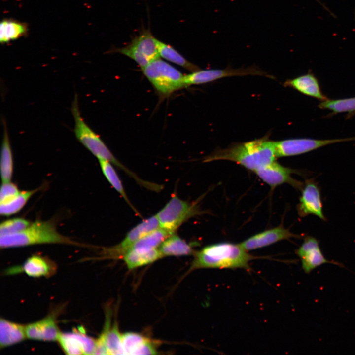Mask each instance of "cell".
<instances>
[{
	"label": "cell",
	"mask_w": 355,
	"mask_h": 355,
	"mask_svg": "<svg viewBox=\"0 0 355 355\" xmlns=\"http://www.w3.org/2000/svg\"><path fill=\"white\" fill-rule=\"evenodd\" d=\"M300 235L291 232L282 225L265 230L244 240L239 245L248 251L257 249L283 240L300 238Z\"/></svg>",
	"instance_id": "cell-15"
},
{
	"label": "cell",
	"mask_w": 355,
	"mask_h": 355,
	"mask_svg": "<svg viewBox=\"0 0 355 355\" xmlns=\"http://www.w3.org/2000/svg\"><path fill=\"white\" fill-rule=\"evenodd\" d=\"M27 31V25L10 19H4L0 23V41L5 43L19 38Z\"/></svg>",
	"instance_id": "cell-25"
},
{
	"label": "cell",
	"mask_w": 355,
	"mask_h": 355,
	"mask_svg": "<svg viewBox=\"0 0 355 355\" xmlns=\"http://www.w3.org/2000/svg\"><path fill=\"white\" fill-rule=\"evenodd\" d=\"M284 85L291 87L304 95L316 98L320 101L328 99L322 92L319 82L312 73L287 80Z\"/></svg>",
	"instance_id": "cell-17"
},
{
	"label": "cell",
	"mask_w": 355,
	"mask_h": 355,
	"mask_svg": "<svg viewBox=\"0 0 355 355\" xmlns=\"http://www.w3.org/2000/svg\"><path fill=\"white\" fill-rule=\"evenodd\" d=\"M102 171L111 185L124 198L132 209L138 214L139 213L132 206L125 191L122 182L112 163L104 160H99Z\"/></svg>",
	"instance_id": "cell-26"
},
{
	"label": "cell",
	"mask_w": 355,
	"mask_h": 355,
	"mask_svg": "<svg viewBox=\"0 0 355 355\" xmlns=\"http://www.w3.org/2000/svg\"><path fill=\"white\" fill-rule=\"evenodd\" d=\"M275 141L268 135L244 142L234 143L225 149L215 150L205 162L225 160L236 162L254 172L276 161Z\"/></svg>",
	"instance_id": "cell-1"
},
{
	"label": "cell",
	"mask_w": 355,
	"mask_h": 355,
	"mask_svg": "<svg viewBox=\"0 0 355 355\" xmlns=\"http://www.w3.org/2000/svg\"><path fill=\"white\" fill-rule=\"evenodd\" d=\"M20 192L17 186L10 181L2 182L0 191V204L9 202Z\"/></svg>",
	"instance_id": "cell-31"
},
{
	"label": "cell",
	"mask_w": 355,
	"mask_h": 355,
	"mask_svg": "<svg viewBox=\"0 0 355 355\" xmlns=\"http://www.w3.org/2000/svg\"><path fill=\"white\" fill-rule=\"evenodd\" d=\"M295 253L299 257L302 268L306 274H310L315 269L326 263L344 266L340 263L326 259L320 247L319 240L312 236L305 237L303 242L295 250Z\"/></svg>",
	"instance_id": "cell-12"
},
{
	"label": "cell",
	"mask_w": 355,
	"mask_h": 355,
	"mask_svg": "<svg viewBox=\"0 0 355 355\" xmlns=\"http://www.w3.org/2000/svg\"><path fill=\"white\" fill-rule=\"evenodd\" d=\"M255 258L239 244L219 243L207 246L195 252L190 270L242 268L249 270V263Z\"/></svg>",
	"instance_id": "cell-2"
},
{
	"label": "cell",
	"mask_w": 355,
	"mask_h": 355,
	"mask_svg": "<svg viewBox=\"0 0 355 355\" xmlns=\"http://www.w3.org/2000/svg\"><path fill=\"white\" fill-rule=\"evenodd\" d=\"M159 227L156 215L149 217L130 230L119 244L109 248H104L102 252L105 256L109 257L123 256L137 241Z\"/></svg>",
	"instance_id": "cell-10"
},
{
	"label": "cell",
	"mask_w": 355,
	"mask_h": 355,
	"mask_svg": "<svg viewBox=\"0 0 355 355\" xmlns=\"http://www.w3.org/2000/svg\"><path fill=\"white\" fill-rule=\"evenodd\" d=\"M198 213L195 205L174 195L156 216L160 227L174 234L185 221Z\"/></svg>",
	"instance_id": "cell-7"
},
{
	"label": "cell",
	"mask_w": 355,
	"mask_h": 355,
	"mask_svg": "<svg viewBox=\"0 0 355 355\" xmlns=\"http://www.w3.org/2000/svg\"><path fill=\"white\" fill-rule=\"evenodd\" d=\"M158 249L162 257L187 255L194 253L191 245L174 233L162 243Z\"/></svg>",
	"instance_id": "cell-23"
},
{
	"label": "cell",
	"mask_w": 355,
	"mask_h": 355,
	"mask_svg": "<svg viewBox=\"0 0 355 355\" xmlns=\"http://www.w3.org/2000/svg\"><path fill=\"white\" fill-rule=\"evenodd\" d=\"M42 244H64L84 246L59 233L52 221H36L18 233L0 236L1 248Z\"/></svg>",
	"instance_id": "cell-3"
},
{
	"label": "cell",
	"mask_w": 355,
	"mask_h": 355,
	"mask_svg": "<svg viewBox=\"0 0 355 355\" xmlns=\"http://www.w3.org/2000/svg\"><path fill=\"white\" fill-rule=\"evenodd\" d=\"M27 338L44 341H58L61 332L57 326L56 316L51 313L42 320L25 325Z\"/></svg>",
	"instance_id": "cell-16"
},
{
	"label": "cell",
	"mask_w": 355,
	"mask_h": 355,
	"mask_svg": "<svg viewBox=\"0 0 355 355\" xmlns=\"http://www.w3.org/2000/svg\"><path fill=\"white\" fill-rule=\"evenodd\" d=\"M258 177L272 188L284 183H288L302 190L304 183L294 179L291 175L295 170L284 167L276 161L254 172Z\"/></svg>",
	"instance_id": "cell-13"
},
{
	"label": "cell",
	"mask_w": 355,
	"mask_h": 355,
	"mask_svg": "<svg viewBox=\"0 0 355 355\" xmlns=\"http://www.w3.org/2000/svg\"><path fill=\"white\" fill-rule=\"evenodd\" d=\"M162 257L158 248L143 249L130 248L123 256L128 268L130 270L144 266Z\"/></svg>",
	"instance_id": "cell-19"
},
{
	"label": "cell",
	"mask_w": 355,
	"mask_h": 355,
	"mask_svg": "<svg viewBox=\"0 0 355 355\" xmlns=\"http://www.w3.org/2000/svg\"><path fill=\"white\" fill-rule=\"evenodd\" d=\"M159 41L149 29H143L127 45L113 48L110 52L118 53L129 57L142 69L159 58Z\"/></svg>",
	"instance_id": "cell-6"
},
{
	"label": "cell",
	"mask_w": 355,
	"mask_h": 355,
	"mask_svg": "<svg viewBox=\"0 0 355 355\" xmlns=\"http://www.w3.org/2000/svg\"><path fill=\"white\" fill-rule=\"evenodd\" d=\"M172 234H173L166 230L159 227L139 239L131 248L143 249L157 248L167 237Z\"/></svg>",
	"instance_id": "cell-28"
},
{
	"label": "cell",
	"mask_w": 355,
	"mask_h": 355,
	"mask_svg": "<svg viewBox=\"0 0 355 355\" xmlns=\"http://www.w3.org/2000/svg\"><path fill=\"white\" fill-rule=\"evenodd\" d=\"M56 268L55 263L48 258L35 255L28 258L21 269L31 277H48L55 273Z\"/></svg>",
	"instance_id": "cell-20"
},
{
	"label": "cell",
	"mask_w": 355,
	"mask_h": 355,
	"mask_svg": "<svg viewBox=\"0 0 355 355\" xmlns=\"http://www.w3.org/2000/svg\"><path fill=\"white\" fill-rule=\"evenodd\" d=\"M3 133L0 155V173L2 182L11 181L13 168L12 152L6 121L3 119Z\"/></svg>",
	"instance_id": "cell-22"
},
{
	"label": "cell",
	"mask_w": 355,
	"mask_h": 355,
	"mask_svg": "<svg viewBox=\"0 0 355 355\" xmlns=\"http://www.w3.org/2000/svg\"><path fill=\"white\" fill-rule=\"evenodd\" d=\"M39 188L32 190L20 191V192L9 202L0 204V213L1 215L9 216L20 211L29 199Z\"/></svg>",
	"instance_id": "cell-27"
},
{
	"label": "cell",
	"mask_w": 355,
	"mask_h": 355,
	"mask_svg": "<svg viewBox=\"0 0 355 355\" xmlns=\"http://www.w3.org/2000/svg\"><path fill=\"white\" fill-rule=\"evenodd\" d=\"M350 141H355V137L323 140L312 138L289 139L275 141V144L277 157H282L300 155L327 145Z\"/></svg>",
	"instance_id": "cell-8"
},
{
	"label": "cell",
	"mask_w": 355,
	"mask_h": 355,
	"mask_svg": "<svg viewBox=\"0 0 355 355\" xmlns=\"http://www.w3.org/2000/svg\"><path fill=\"white\" fill-rule=\"evenodd\" d=\"M122 342L125 355L157 354L155 344L140 334L124 333L122 334Z\"/></svg>",
	"instance_id": "cell-18"
},
{
	"label": "cell",
	"mask_w": 355,
	"mask_h": 355,
	"mask_svg": "<svg viewBox=\"0 0 355 355\" xmlns=\"http://www.w3.org/2000/svg\"><path fill=\"white\" fill-rule=\"evenodd\" d=\"M297 210L301 217L312 214L323 221L327 220L322 211L320 189L314 178L305 180Z\"/></svg>",
	"instance_id": "cell-11"
},
{
	"label": "cell",
	"mask_w": 355,
	"mask_h": 355,
	"mask_svg": "<svg viewBox=\"0 0 355 355\" xmlns=\"http://www.w3.org/2000/svg\"><path fill=\"white\" fill-rule=\"evenodd\" d=\"M26 338H27V336L25 325L0 318V348L18 343L23 341Z\"/></svg>",
	"instance_id": "cell-21"
},
{
	"label": "cell",
	"mask_w": 355,
	"mask_h": 355,
	"mask_svg": "<svg viewBox=\"0 0 355 355\" xmlns=\"http://www.w3.org/2000/svg\"><path fill=\"white\" fill-rule=\"evenodd\" d=\"M247 75H262L273 78V76L255 66L239 69L228 67L225 69L199 70L191 72L184 75V82L187 87L211 82L226 77Z\"/></svg>",
	"instance_id": "cell-9"
},
{
	"label": "cell",
	"mask_w": 355,
	"mask_h": 355,
	"mask_svg": "<svg viewBox=\"0 0 355 355\" xmlns=\"http://www.w3.org/2000/svg\"><path fill=\"white\" fill-rule=\"evenodd\" d=\"M71 112L74 121L73 131L77 140L98 160L109 161L125 172L139 184H142L144 180L138 177L134 173L119 162L100 136L85 123L81 115L78 95L76 93H75L72 102Z\"/></svg>",
	"instance_id": "cell-4"
},
{
	"label": "cell",
	"mask_w": 355,
	"mask_h": 355,
	"mask_svg": "<svg viewBox=\"0 0 355 355\" xmlns=\"http://www.w3.org/2000/svg\"><path fill=\"white\" fill-rule=\"evenodd\" d=\"M318 107L322 109L332 111L334 113H355V97L339 99H327L320 103Z\"/></svg>",
	"instance_id": "cell-29"
},
{
	"label": "cell",
	"mask_w": 355,
	"mask_h": 355,
	"mask_svg": "<svg viewBox=\"0 0 355 355\" xmlns=\"http://www.w3.org/2000/svg\"><path fill=\"white\" fill-rule=\"evenodd\" d=\"M159 54L163 59L182 67L191 72L200 69L194 64L189 62L171 45L161 41L158 43Z\"/></svg>",
	"instance_id": "cell-24"
},
{
	"label": "cell",
	"mask_w": 355,
	"mask_h": 355,
	"mask_svg": "<svg viewBox=\"0 0 355 355\" xmlns=\"http://www.w3.org/2000/svg\"><path fill=\"white\" fill-rule=\"evenodd\" d=\"M31 222L22 218H14L5 220L0 225V236L20 232L27 228Z\"/></svg>",
	"instance_id": "cell-30"
},
{
	"label": "cell",
	"mask_w": 355,
	"mask_h": 355,
	"mask_svg": "<svg viewBox=\"0 0 355 355\" xmlns=\"http://www.w3.org/2000/svg\"><path fill=\"white\" fill-rule=\"evenodd\" d=\"M58 341L68 355H94L96 340L78 330L61 333Z\"/></svg>",
	"instance_id": "cell-14"
},
{
	"label": "cell",
	"mask_w": 355,
	"mask_h": 355,
	"mask_svg": "<svg viewBox=\"0 0 355 355\" xmlns=\"http://www.w3.org/2000/svg\"><path fill=\"white\" fill-rule=\"evenodd\" d=\"M142 71L155 90L162 96H168L186 87L185 75L159 58L151 62Z\"/></svg>",
	"instance_id": "cell-5"
}]
</instances>
